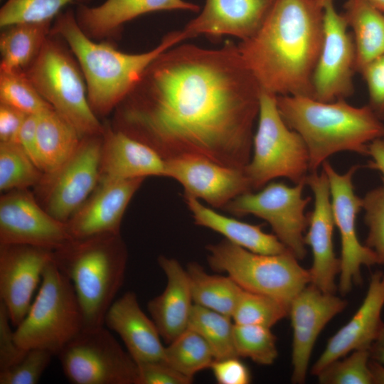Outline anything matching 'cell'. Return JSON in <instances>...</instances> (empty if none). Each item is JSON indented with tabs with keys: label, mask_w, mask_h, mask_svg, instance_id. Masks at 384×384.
I'll use <instances>...</instances> for the list:
<instances>
[{
	"label": "cell",
	"mask_w": 384,
	"mask_h": 384,
	"mask_svg": "<svg viewBox=\"0 0 384 384\" xmlns=\"http://www.w3.org/2000/svg\"><path fill=\"white\" fill-rule=\"evenodd\" d=\"M84 328L74 287L52 260L28 314L14 331L15 341L26 350L41 348L57 356Z\"/></svg>",
	"instance_id": "obj_8"
},
{
	"label": "cell",
	"mask_w": 384,
	"mask_h": 384,
	"mask_svg": "<svg viewBox=\"0 0 384 384\" xmlns=\"http://www.w3.org/2000/svg\"><path fill=\"white\" fill-rule=\"evenodd\" d=\"M346 306V300L324 292L311 283L292 300L288 315L293 330L292 381L294 383L305 382L316 338L325 326Z\"/></svg>",
	"instance_id": "obj_17"
},
{
	"label": "cell",
	"mask_w": 384,
	"mask_h": 384,
	"mask_svg": "<svg viewBox=\"0 0 384 384\" xmlns=\"http://www.w3.org/2000/svg\"><path fill=\"white\" fill-rule=\"evenodd\" d=\"M144 180L100 176L93 192L67 222L72 238L119 234L125 210Z\"/></svg>",
	"instance_id": "obj_20"
},
{
	"label": "cell",
	"mask_w": 384,
	"mask_h": 384,
	"mask_svg": "<svg viewBox=\"0 0 384 384\" xmlns=\"http://www.w3.org/2000/svg\"><path fill=\"white\" fill-rule=\"evenodd\" d=\"M183 10L198 12L200 6L185 0H105L98 6L78 4V24L84 33L96 41L117 38L123 26L146 14Z\"/></svg>",
	"instance_id": "obj_23"
},
{
	"label": "cell",
	"mask_w": 384,
	"mask_h": 384,
	"mask_svg": "<svg viewBox=\"0 0 384 384\" xmlns=\"http://www.w3.org/2000/svg\"><path fill=\"white\" fill-rule=\"evenodd\" d=\"M325 0H274L262 25L238 44L261 89L313 98L324 36Z\"/></svg>",
	"instance_id": "obj_2"
},
{
	"label": "cell",
	"mask_w": 384,
	"mask_h": 384,
	"mask_svg": "<svg viewBox=\"0 0 384 384\" xmlns=\"http://www.w3.org/2000/svg\"><path fill=\"white\" fill-rule=\"evenodd\" d=\"M210 368L220 384H248L251 381L250 370L239 357L215 360Z\"/></svg>",
	"instance_id": "obj_45"
},
{
	"label": "cell",
	"mask_w": 384,
	"mask_h": 384,
	"mask_svg": "<svg viewBox=\"0 0 384 384\" xmlns=\"http://www.w3.org/2000/svg\"><path fill=\"white\" fill-rule=\"evenodd\" d=\"M105 325L119 335L137 363L164 361L165 347L159 330L140 307L134 292H127L113 302Z\"/></svg>",
	"instance_id": "obj_24"
},
{
	"label": "cell",
	"mask_w": 384,
	"mask_h": 384,
	"mask_svg": "<svg viewBox=\"0 0 384 384\" xmlns=\"http://www.w3.org/2000/svg\"><path fill=\"white\" fill-rule=\"evenodd\" d=\"M384 272L371 274L366 297L351 320L333 336L314 363L311 373L316 375L326 366L356 350H368L384 326Z\"/></svg>",
	"instance_id": "obj_21"
},
{
	"label": "cell",
	"mask_w": 384,
	"mask_h": 384,
	"mask_svg": "<svg viewBox=\"0 0 384 384\" xmlns=\"http://www.w3.org/2000/svg\"><path fill=\"white\" fill-rule=\"evenodd\" d=\"M210 268L226 273L242 289L273 297L289 305L310 282L309 270L289 250L260 254L225 239L206 246Z\"/></svg>",
	"instance_id": "obj_7"
},
{
	"label": "cell",
	"mask_w": 384,
	"mask_h": 384,
	"mask_svg": "<svg viewBox=\"0 0 384 384\" xmlns=\"http://www.w3.org/2000/svg\"><path fill=\"white\" fill-rule=\"evenodd\" d=\"M0 102L28 115H39L53 109L22 70L0 71Z\"/></svg>",
	"instance_id": "obj_35"
},
{
	"label": "cell",
	"mask_w": 384,
	"mask_h": 384,
	"mask_svg": "<svg viewBox=\"0 0 384 384\" xmlns=\"http://www.w3.org/2000/svg\"><path fill=\"white\" fill-rule=\"evenodd\" d=\"M384 14V0H366Z\"/></svg>",
	"instance_id": "obj_51"
},
{
	"label": "cell",
	"mask_w": 384,
	"mask_h": 384,
	"mask_svg": "<svg viewBox=\"0 0 384 384\" xmlns=\"http://www.w3.org/2000/svg\"><path fill=\"white\" fill-rule=\"evenodd\" d=\"M193 303L232 318L242 289L228 275L208 274L196 262L188 264Z\"/></svg>",
	"instance_id": "obj_31"
},
{
	"label": "cell",
	"mask_w": 384,
	"mask_h": 384,
	"mask_svg": "<svg viewBox=\"0 0 384 384\" xmlns=\"http://www.w3.org/2000/svg\"><path fill=\"white\" fill-rule=\"evenodd\" d=\"M54 355L41 348L28 349L16 364L0 371V384H36Z\"/></svg>",
	"instance_id": "obj_41"
},
{
	"label": "cell",
	"mask_w": 384,
	"mask_h": 384,
	"mask_svg": "<svg viewBox=\"0 0 384 384\" xmlns=\"http://www.w3.org/2000/svg\"><path fill=\"white\" fill-rule=\"evenodd\" d=\"M261 90L238 44L179 43L150 63L117 107L115 129L164 159L198 156L242 169L252 156Z\"/></svg>",
	"instance_id": "obj_1"
},
{
	"label": "cell",
	"mask_w": 384,
	"mask_h": 384,
	"mask_svg": "<svg viewBox=\"0 0 384 384\" xmlns=\"http://www.w3.org/2000/svg\"><path fill=\"white\" fill-rule=\"evenodd\" d=\"M53 253L28 245H0V298L12 325L17 326L28 314Z\"/></svg>",
	"instance_id": "obj_18"
},
{
	"label": "cell",
	"mask_w": 384,
	"mask_h": 384,
	"mask_svg": "<svg viewBox=\"0 0 384 384\" xmlns=\"http://www.w3.org/2000/svg\"><path fill=\"white\" fill-rule=\"evenodd\" d=\"M314 193V206L308 213V230L304 235V243L311 247L313 255L309 270L311 284L324 292L335 294V282L340 272V259L334 250L333 232L335 226L331 192L327 176L322 169L310 172L305 179Z\"/></svg>",
	"instance_id": "obj_19"
},
{
	"label": "cell",
	"mask_w": 384,
	"mask_h": 384,
	"mask_svg": "<svg viewBox=\"0 0 384 384\" xmlns=\"http://www.w3.org/2000/svg\"><path fill=\"white\" fill-rule=\"evenodd\" d=\"M127 259L120 234L73 239L53 251V262L74 287L85 328L104 326L106 313L123 285Z\"/></svg>",
	"instance_id": "obj_5"
},
{
	"label": "cell",
	"mask_w": 384,
	"mask_h": 384,
	"mask_svg": "<svg viewBox=\"0 0 384 384\" xmlns=\"http://www.w3.org/2000/svg\"><path fill=\"white\" fill-rule=\"evenodd\" d=\"M215 357L204 338L187 329L165 347L164 361L189 378L210 368Z\"/></svg>",
	"instance_id": "obj_33"
},
{
	"label": "cell",
	"mask_w": 384,
	"mask_h": 384,
	"mask_svg": "<svg viewBox=\"0 0 384 384\" xmlns=\"http://www.w3.org/2000/svg\"><path fill=\"white\" fill-rule=\"evenodd\" d=\"M276 97L261 90L252 155L244 167L252 190H260L277 178H286L294 184L305 182L310 172L307 146L282 119Z\"/></svg>",
	"instance_id": "obj_9"
},
{
	"label": "cell",
	"mask_w": 384,
	"mask_h": 384,
	"mask_svg": "<svg viewBox=\"0 0 384 384\" xmlns=\"http://www.w3.org/2000/svg\"><path fill=\"white\" fill-rule=\"evenodd\" d=\"M72 240L67 223L52 216L27 189L1 196L0 245H28L54 251Z\"/></svg>",
	"instance_id": "obj_15"
},
{
	"label": "cell",
	"mask_w": 384,
	"mask_h": 384,
	"mask_svg": "<svg viewBox=\"0 0 384 384\" xmlns=\"http://www.w3.org/2000/svg\"><path fill=\"white\" fill-rule=\"evenodd\" d=\"M91 0H7L0 9V27L24 22L53 21L68 4Z\"/></svg>",
	"instance_id": "obj_38"
},
{
	"label": "cell",
	"mask_w": 384,
	"mask_h": 384,
	"mask_svg": "<svg viewBox=\"0 0 384 384\" xmlns=\"http://www.w3.org/2000/svg\"><path fill=\"white\" fill-rule=\"evenodd\" d=\"M28 114L11 106L0 104V142L18 143V137Z\"/></svg>",
	"instance_id": "obj_46"
},
{
	"label": "cell",
	"mask_w": 384,
	"mask_h": 384,
	"mask_svg": "<svg viewBox=\"0 0 384 384\" xmlns=\"http://www.w3.org/2000/svg\"><path fill=\"white\" fill-rule=\"evenodd\" d=\"M6 306L0 301V371L16 364L27 351L16 342Z\"/></svg>",
	"instance_id": "obj_43"
},
{
	"label": "cell",
	"mask_w": 384,
	"mask_h": 384,
	"mask_svg": "<svg viewBox=\"0 0 384 384\" xmlns=\"http://www.w3.org/2000/svg\"><path fill=\"white\" fill-rule=\"evenodd\" d=\"M369 367L373 384H384V366L370 359Z\"/></svg>",
	"instance_id": "obj_50"
},
{
	"label": "cell",
	"mask_w": 384,
	"mask_h": 384,
	"mask_svg": "<svg viewBox=\"0 0 384 384\" xmlns=\"http://www.w3.org/2000/svg\"><path fill=\"white\" fill-rule=\"evenodd\" d=\"M305 182L288 186L271 181L257 193L241 194L223 209L235 216L253 215L265 220L274 234L298 260L306 255L304 233L308 228L305 208L311 198L304 197Z\"/></svg>",
	"instance_id": "obj_11"
},
{
	"label": "cell",
	"mask_w": 384,
	"mask_h": 384,
	"mask_svg": "<svg viewBox=\"0 0 384 384\" xmlns=\"http://www.w3.org/2000/svg\"><path fill=\"white\" fill-rule=\"evenodd\" d=\"M165 177L183 188V196L202 200L213 208H224L238 196L252 191L244 168L226 166L198 156L165 159Z\"/></svg>",
	"instance_id": "obj_16"
},
{
	"label": "cell",
	"mask_w": 384,
	"mask_h": 384,
	"mask_svg": "<svg viewBox=\"0 0 384 384\" xmlns=\"http://www.w3.org/2000/svg\"><path fill=\"white\" fill-rule=\"evenodd\" d=\"M370 359L384 366V326L369 348Z\"/></svg>",
	"instance_id": "obj_49"
},
{
	"label": "cell",
	"mask_w": 384,
	"mask_h": 384,
	"mask_svg": "<svg viewBox=\"0 0 384 384\" xmlns=\"http://www.w3.org/2000/svg\"><path fill=\"white\" fill-rule=\"evenodd\" d=\"M356 53L353 38L334 0H325L324 36L312 78L313 98L333 102L354 92Z\"/></svg>",
	"instance_id": "obj_13"
},
{
	"label": "cell",
	"mask_w": 384,
	"mask_h": 384,
	"mask_svg": "<svg viewBox=\"0 0 384 384\" xmlns=\"http://www.w3.org/2000/svg\"><path fill=\"white\" fill-rule=\"evenodd\" d=\"M271 328L234 323L233 341L240 358H247L263 366L274 363L278 356L277 338Z\"/></svg>",
	"instance_id": "obj_37"
},
{
	"label": "cell",
	"mask_w": 384,
	"mask_h": 384,
	"mask_svg": "<svg viewBox=\"0 0 384 384\" xmlns=\"http://www.w3.org/2000/svg\"><path fill=\"white\" fill-rule=\"evenodd\" d=\"M82 138L76 129L53 109L38 115L37 139L43 174L58 169L75 152Z\"/></svg>",
	"instance_id": "obj_29"
},
{
	"label": "cell",
	"mask_w": 384,
	"mask_h": 384,
	"mask_svg": "<svg viewBox=\"0 0 384 384\" xmlns=\"http://www.w3.org/2000/svg\"><path fill=\"white\" fill-rule=\"evenodd\" d=\"M50 34L61 38L76 58L85 80L90 105L97 116L115 110L152 61L187 40L182 29L173 31L151 50L124 53L108 41H96L87 36L77 23L73 9L63 11L54 18Z\"/></svg>",
	"instance_id": "obj_3"
},
{
	"label": "cell",
	"mask_w": 384,
	"mask_h": 384,
	"mask_svg": "<svg viewBox=\"0 0 384 384\" xmlns=\"http://www.w3.org/2000/svg\"><path fill=\"white\" fill-rule=\"evenodd\" d=\"M364 223L368 228L366 245L375 252L378 264L384 265V185L362 198Z\"/></svg>",
	"instance_id": "obj_40"
},
{
	"label": "cell",
	"mask_w": 384,
	"mask_h": 384,
	"mask_svg": "<svg viewBox=\"0 0 384 384\" xmlns=\"http://www.w3.org/2000/svg\"><path fill=\"white\" fill-rule=\"evenodd\" d=\"M184 198L196 225L221 234L235 245L254 252L267 255L278 254L288 250L274 234L264 232L260 225L250 224L222 215L196 198L188 196Z\"/></svg>",
	"instance_id": "obj_27"
},
{
	"label": "cell",
	"mask_w": 384,
	"mask_h": 384,
	"mask_svg": "<svg viewBox=\"0 0 384 384\" xmlns=\"http://www.w3.org/2000/svg\"><path fill=\"white\" fill-rule=\"evenodd\" d=\"M321 166L329 180L334 223L341 239L338 288L342 294H346L353 285L361 283L363 266L378 264L375 252L360 242L356 231V221L362 209V198L355 193L353 177L360 166L354 165L343 174L335 171L327 161Z\"/></svg>",
	"instance_id": "obj_14"
},
{
	"label": "cell",
	"mask_w": 384,
	"mask_h": 384,
	"mask_svg": "<svg viewBox=\"0 0 384 384\" xmlns=\"http://www.w3.org/2000/svg\"><path fill=\"white\" fill-rule=\"evenodd\" d=\"M368 350H356L326 366L316 376L321 384H373Z\"/></svg>",
	"instance_id": "obj_39"
},
{
	"label": "cell",
	"mask_w": 384,
	"mask_h": 384,
	"mask_svg": "<svg viewBox=\"0 0 384 384\" xmlns=\"http://www.w3.org/2000/svg\"><path fill=\"white\" fill-rule=\"evenodd\" d=\"M63 43L61 38L50 34L25 73L43 99L82 137L102 136L105 126L90 105L82 72Z\"/></svg>",
	"instance_id": "obj_6"
},
{
	"label": "cell",
	"mask_w": 384,
	"mask_h": 384,
	"mask_svg": "<svg viewBox=\"0 0 384 384\" xmlns=\"http://www.w3.org/2000/svg\"><path fill=\"white\" fill-rule=\"evenodd\" d=\"M37 122L38 115L27 116L20 130L18 144L41 170L37 139Z\"/></svg>",
	"instance_id": "obj_47"
},
{
	"label": "cell",
	"mask_w": 384,
	"mask_h": 384,
	"mask_svg": "<svg viewBox=\"0 0 384 384\" xmlns=\"http://www.w3.org/2000/svg\"><path fill=\"white\" fill-rule=\"evenodd\" d=\"M276 100L282 119L307 146L310 172L341 151L368 155V144L384 137V124L368 105L355 107L344 99L322 102L302 95Z\"/></svg>",
	"instance_id": "obj_4"
},
{
	"label": "cell",
	"mask_w": 384,
	"mask_h": 384,
	"mask_svg": "<svg viewBox=\"0 0 384 384\" xmlns=\"http://www.w3.org/2000/svg\"><path fill=\"white\" fill-rule=\"evenodd\" d=\"M158 264L166 278L164 290L151 299L148 311L161 337L169 343L188 326L194 304L186 269L172 257L161 255Z\"/></svg>",
	"instance_id": "obj_25"
},
{
	"label": "cell",
	"mask_w": 384,
	"mask_h": 384,
	"mask_svg": "<svg viewBox=\"0 0 384 384\" xmlns=\"http://www.w3.org/2000/svg\"><path fill=\"white\" fill-rule=\"evenodd\" d=\"M360 73L367 86L368 105L384 121V55L367 65Z\"/></svg>",
	"instance_id": "obj_42"
},
{
	"label": "cell",
	"mask_w": 384,
	"mask_h": 384,
	"mask_svg": "<svg viewBox=\"0 0 384 384\" xmlns=\"http://www.w3.org/2000/svg\"><path fill=\"white\" fill-rule=\"evenodd\" d=\"M75 384H138V365L104 326L85 328L57 355Z\"/></svg>",
	"instance_id": "obj_10"
},
{
	"label": "cell",
	"mask_w": 384,
	"mask_h": 384,
	"mask_svg": "<svg viewBox=\"0 0 384 384\" xmlns=\"http://www.w3.org/2000/svg\"><path fill=\"white\" fill-rule=\"evenodd\" d=\"M102 146V135L84 137L58 169L43 174L38 184L44 188V208L57 220L67 223L96 188Z\"/></svg>",
	"instance_id": "obj_12"
},
{
	"label": "cell",
	"mask_w": 384,
	"mask_h": 384,
	"mask_svg": "<svg viewBox=\"0 0 384 384\" xmlns=\"http://www.w3.org/2000/svg\"><path fill=\"white\" fill-rule=\"evenodd\" d=\"M289 314V306L262 294L242 289L232 315L235 324L271 328Z\"/></svg>",
	"instance_id": "obj_36"
},
{
	"label": "cell",
	"mask_w": 384,
	"mask_h": 384,
	"mask_svg": "<svg viewBox=\"0 0 384 384\" xmlns=\"http://www.w3.org/2000/svg\"><path fill=\"white\" fill-rule=\"evenodd\" d=\"M343 15L351 31L356 71L384 55V14L366 0H346Z\"/></svg>",
	"instance_id": "obj_28"
},
{
	"label": "cell",
	"mask_w": 384,
	"mask_h": 384,
	"mask_svg": "<svg viewBox=\"0 0 384 384\" xmlns=\"http://www.w3.org/2000/svg\"><path fill=\"white\" fill-rule=\"evenodd\" d=\"M100 176L119 179L165 176V159L146 144L105 127Z\"/></svg>",
	"instance_id": "obj_26"
},
{
	"label": "cell",
	"mask_w": 384,
	"mask_h": 384,
	"mask_svg": "<svg viewBox=\"0 0 384 384\" xmlns=\"http://www.w3.org/2000/svg\"><path fill=\"white\" fill-rule=\"evenodd\" d=\"M138 384H191L193 378L186 376L165 361L137 363Z\"/></svg>",
	"instance_id": "obj_44"
},
{
	"label": "cell",
	"mask_w": 384,
	"mask_h": 384,
	"mask_svg": "<svg viewBox=\"0 0 384 384\" xmlns=\"http://www.w3.org/2000/svg\"><path fill=\"white\" fill-rule=\"evenodd\" d=\"M273 1L206 0L201 12L182 30L186 39L231 36L243 41L260 28Z\"/></svg>",
	"instance_id": "obj_22"
},
{
	"label": "cell",
	"mask_w": 384,
	"mask_h": 384,
	"mask_svg": "<svg viewBox=\"0 0 384 384\" xmlns=\"http://www.w3.org/2000/svg\"><path fill=\"white\" fill-rule=\"evenodd\" d=\"M43 173L23 148L14 142H0V189H27L38 185Z\"/></svg>",
	"instance_id": "obj_34"
},
{
	"label": "cell",
	"mask_w": 384,
	"mask_h": 384,
	"mask_svg": "<svg viewBox=\"0 0 384 384\" xmlns=\"http://www.w3.org/2000/svg\"><path fill=\"white\" fill-rule=\"evenodd\" d=\"M232 321L228 315L194 304L188 328L204 338L210 347L215 360L238 357L234 346V322Z\"/></svg>",
	"instance_id": "obj_32"
},
{
	"label": "cell",
	"mask_w": 384,
	"mask_h": 384,
	"mask_svg": "<svg viewBox=\"0 0 384 384\" xmlns=\"http://www.w3.org/2000/svg\"><path fill=\"white\" fill-rule=\"evenodd\" d=\"M368 155L372 158L368 166L380 173L384 185V137L376 139L368 144Z\"/></svg>",
	"instance_id": "obj_48"
},
{
	"label": "cell",
	"mask_w": 384,
	"mask_h": 384,
	"mask_svg": "<svg viewBox=\"0 0 384 384\" xmlns=\"http://www.w3.org/2000/svg\"><path fill=\"white\" fill-rule=\"evenodd\" d=\"M53 21L18 23L0 35V71L25 70L50 36Z\"/></svg>",
	"instance_id": "obj_30"
}]
</instances>
